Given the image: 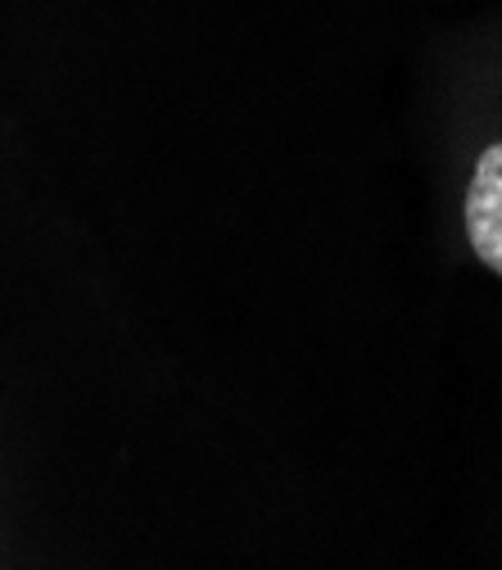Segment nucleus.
<instances>
[{
  "instance_id": "f257e3e1",
  "label": "nucleus",
  "mask_w": 502,
  "mask_h": 570,
  "mask_svg": "<svg viewBox=\"0 0 502 570\" xmlns=\"http://www.w3.org/2000/svg\"><path fill=\"white\" fill-rule=\"evenodd\" d=\"M462 213H466V236L475 258L502 276V140L480 155Z\"/></svg>"
}]
</instances>
